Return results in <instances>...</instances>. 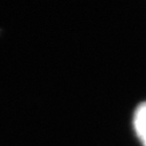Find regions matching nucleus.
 Here are the masks:
<instances>
[{"label":"nucleus","mask_w":146,"mask_h":146,"mask_svg":"<svg viewBox=\"0 0 146 146\" xmlns=\"http://www.w3.org/2000/svg\"><path fill=\"white\" fill-rule=\"evenodd\" d=\"M133 127L136 133L144 146H146V102L138 106L133 116Z\"/></svg>","instance_id":"1"}]
</instances>
